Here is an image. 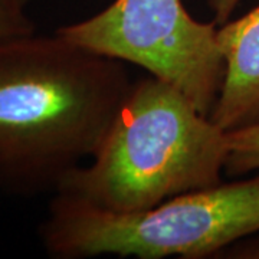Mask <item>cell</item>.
<instances>
[{
    "label": "cell",
    "mask_w": 259,
    "mask_h": 259,
    "mask_svg": "<svg viewBox=\"0 0 259 259\" xmlns=\"http://www.w3.org/2000/svg\"><path fill=\"white\" fill-rule=\"evenodd\" d=\"M228 148L225 173L241 176L259 171V122L228 131Z\"/></svg>",
    "instance_id": "8992f818"
},
{
    "label": "cell",
    "mask_w": 259,
    "mask_h": 259,
    "mask_svg": "<svg viewBox=\"0 0 259 259\" xmlns=\"http://www.w3.org/2000/svg\"><path fill=\"white\" fill-rule=\"evenodd\" d=\"M242 0H209L210 9L214 15V22L223 25L232 18V13L241 5Z\"/></svg>",
    "instance_id": "9c48e42d"
},
{
    "label": "cell",
    "mask_w": 259,
    "mask_h": 259,
    "mask_svg": "<svg viewBox=\"0 0 259 259\" xmlns=\"http://www.w3.org/2000/svg\"><path fill=\"white\" fill-rule=\"evenodd\" d=\"M225 75L210 118L225 131L259 122V5L218 28Z\"/></svg>",
    "instance_id": "5b68a950"
},
{
    "label": "cell",
    "mask_w": 259,
    "mask_h": 259,
    "mask_svg": "<svg viewBox=\"0 0 259 259\" xmlns=\"http://www.w3.org/2000/svg\"><path fill=\"white\" fill-rule=\"evenodd\" d=\"M223 258H236V259H259V236L243 238L241 241L235 242L229 248L221 253Z\"/></svg>",
    "instance_id": "ba28073f"
},
{
    "label": "cell",
    "mask_w": 259,
    "mask_h": 259,
    "mask_svg": "<svg viewBox=\"0 0 259 259\" xmlns=\"http://www.w3.org/2000/svg\"><path fill=\"white\" fill-rule=\"evenodd\" d=\"M218 28L214 20L192 18L182 0H114L56 32L90 52L146 69L210 115L225 75Z\"/></svg>",
    "instance_id": "277c9868"
},
{
    "label": "cell",
    "mask_w": 259,
    "mask_h": 259,
    "mask_svg": "<svg viewBox=\"0 0 259 259\" xmlns=\"http://www.w3.org/2000/svg\"><path fill=\"white\" fill-rule=\"evenodd\" d=\"M30 0H0V42L36 32L28 15Z\"/></svg>",
    "instance_id": "52a82bcc"
},
{
    "label": "cell",
    "mask_w": 259,
    "mask_h": 259,
    "mask_svg": "<svg viewBox=\"0 0 259 259\" xmlns=\"http://www.w3.org/2000/svg\"><path fill=\"white\" fill-rule=\"evenodd\" d=\"M54 194L39 235L48 255L56 259L214 258L259 233V175L177 194L130 213Z\"/></svg>",
    "instance_id": "3957f363"
},
{
    "label": "cell",
    "mask_w": 259,
    "mask_h": 259,
    "mask_svg": "<svg viewBox=\"0 0 259 259\" xmlns=\"http://www.w3.org/2000/svg\"><path fill=\"white\" fill-rule=\"evenodd\" d=\"M124 62L58 32L0 42V187L55 192L101 146L125 100Z\"/></svg>",
    "instance_id": "6da1fadb"
},
{
    "label": "cell",
    "mask_w": 259,
    "mask_h": 259,
    "mask_svg": "<svg viewBox=\"0 0 259 259\" xmlns=\"http://www.w3.org/2000/svg\"><path fill=\"white\" fill-rule=\"evenodd\" d=\"M228 150V131L175 85L148 75L133 81L91 163L68 173L54 193L139 212L219 185Z\"/></svg>",
    "instance_id": "7a4b0ae2"
}]
</instances>
